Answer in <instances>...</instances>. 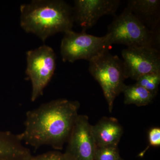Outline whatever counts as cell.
I'll return each instance as SVG.
<instances>
[{
  "label": "cell",
  "instance_id": "obj_1",
  "mask_svg": "<svg viewBox=\"0 0 160 160\" xmlns=\"http://www.w3.org/2000/svg\"><path fill=\"white\" fill-rule=\"evenodd\" d=\"M79 107L78 101L65 99L43 104L26 112L25 129L18 136L36 150L43 146L62 150L69 139Z\"/></svg>",
  "mask_w": 160,
  "mask_h": 160
},
{
  "label": "cell",
  "instance_id": "obj_2",
  "mask_svg": "<svg viewBox=\"0 0 160 160\" xmlns=\"http://www.w3.org/2000/svg\"><path fill=\"white\" fill-rule=\"evenodd\" d=\"M20 25L43 42L58 32L72 30L73 9L62 0H34L20 6Z\"/></svg>",
  "mask_w": 160,
  "mask_h": 160
},
{
  "label": "cell",
  "instance_id": "obj_3",
  "mask_svg": "<svg viewBox=\"0 0 160 160\" xmlns=\"http://www.w3.org/2000/svg\"><path fill=\"white\" fill-rule=\"evenodd\" d=\"M160 30L152 31L140 22L127 8L115 16L108 26L106 34L110 44L124 45L127 47L149 46L159 50Z\"/></svg>",
  "mask_w": 160,
  "mask_h": 160
},
{
  "label": "cell",
  "instance_id": "obj_4",
  "mask_svg": "<svg viewBox=\"0 0 160 160\" xmlns=\"http://www.w3.org/2000/svg\"><path fill=\"white\" fill-rule=\"evenodd\" d=\"M89 71L101 86L111 112L115 99L126 86L124 81L127 78L123 61L108 51L89 62Z\"/></svg>",
  "mask_w": 160,
  "mask_h": 160
},
{
  "label": "cell",
  "instance_id": "obj_5",
  "mask_svg": "<svg viewBox=\"0 0 160 160\" xmlns=\"http://www.w3.org/2000/svg\"><path fill=\"white\" fill-rule=\"evenodd\" d=\"M61 44V53L64 62L73 63L79 60L91 62L109 51L111 45L109 36L96 37L86 30L65 32Z\"/></svg>",
  "mask_w": 160,
  "mask_h": 160
},
{
  "label": "cell",
  "instance_id": "obj_6",
  "mask_svg": "<svg viewBox=\"0 0 160 160\" xmlns=\"http://www.w3.org/2000/svg\"><path fill=\"white\" fill-rule=\"evenodd\" d=\"M26 73L31 82V99L34 102L42 95L44 89L54 74L56 67V56L51 47L40 46L26 52Z\"/></svg>",
  "mask_w": 160,
  "mask_h": 160
},
{
  "label": "cell",
  "instance_id": "obj_7",
  "mask_svg": "<svg viewBox=\"0 0 160 160\" xmlns=\"http://www.w3.org/2000/svg\"><path fill=\"white\" fill-rule=\"evenodd\" d=\"M122 54L127 78L137 81L144 75L160 73V51L153 47H127Z\"/></svg>",
  "mask_w": 160,
  "mask_h": 160
},
{
  "label": "cell",
  "instance_id": "obj_8",
  "mask_svg": "<svg viewBox=\"0 0 160 160\" xmlns=\"http://www.w3.org/2000/svg\"><path fill=\"white\" fill-rule=\"evenodd\" d=\"M64 152L69 160H94L96 145L88 117L78 115Z\"/></svg>",
  "mask_w": 160,
  "mask_h": 160
},
{
  "label": "cell",
  "instance_id": "obj_9",
  "mask_svg": "<svg viewBox=\"0 0 160 160\" xmlns=\"http://www.w3.org/2000/svg\"><path fill=\"white\" fill-rule=\"evenodd\" d=\"M119 0H76L73 8L74 22L83 28L90 29L104 15H115Z\"/></svg>",
  "mask_w": 160,
  "mask_h": 160
},
{
  "label": "cell",
  "instance_id": "obj_10",
  "mask_svg": "<svg viewBox=\"0 0 160 160\" xmlns=\"http://www.w3.org/2000/svg\"><path fill=\"white\" fill-rule=\"evenodd\" d=\"M126 8L148 29L160 30V0H129Z\"/></svg>",
  "mask_w": 160,
  "mask_h": 160
},
{
  "label": "cell",
  "instance_id": "obj_11",
  "mask_svg": "<svg viewBox=\"0 0 160 160\" xmlns=\"http://www.w3.org/2000/svg\"><path fill=\"white\" fill-rule=\"evenodd\" d=\"M92 132L96 147L118 146L123 130L115 118L104 117L92 126Z\"/></svg>",
  "mask_w": 160,
  "mask_h": 160
},
{
  "label": "cell",
  "instance_id": "obj_12",
  "mask_svg": "<svg viewBox=\"0 0 160 160\" xmlns=\"http://www.w3.org/2000/svg\"><path fill=\"white\" fill-rule=\"evenodd\" d=\"M122 92L124 94V103L134 104L138 106L149 105L153 101L155 95L137 84L125 86Z\"/></svg>",
  "mask_w": 160,
  "mask_h": 160
},
{
  "label": "cell",
  "instance_id": "obj_13",
  "mask_svg": "<svg viewBox=\"0 0 160 160\" xmlns=\"http://www.w3.org/2000/svg\"><path fill=\"white\" fill-rule=\"evenodd\" d=\"M136 84L156 95L160 83V73H150L140 77Z\"/></svg>",
  "mask_w": 160,
  "mask_h": 160
},
{
  "label": "cell",
  "instance_id": "obj_14",
  "mask_svg": "<svg viewBox=\"0 0 160 160\" xmlns=\"http://www.w3.org/2000/svg\"><path fill=\"white\" fill-rule=\"evenodd\" d=\"M121 158L118 146L96 147L94 160H118Z\"/></svg>",
  "mask_w": 160,
  "mask_h": 160
},
{
  "label": "cell",
  "instance_id": "obj_15",
  "mask_svg": "<svg viewBox=\"0 0 160 160\" xmlns=\"http://www.w3.org/2000/svg\"><path fill=\"white\" fill-rule=\"evenodd\" d=\"M26 160H69L64 153L58 151H49L36 156L30 155Z\"/></svg>",
  "mask_w": 160,
  "mask_h": 160
},
{
  "label": "cell",
  "instance_id": "obj_16",
  "mask_svg": "<svg viewBox=\"0 0 160 160\" xmlns=\"http://www.w3.org/2000/svg\"><path fill=\"white\" fill-rule=\"evenodd\" d=\"M149 145L154 147L160 146V129L154 128L152 129L149 132Z\"/></svg>",
  "mask_w": 160,
  "mask_h": 160
},
{
  "label": "cell",
  "instance_id": "obj_17",
  "mask_svg": "<svg viewBox=\"0 0 160 160\" xmlns=\"http://www.w3.org/2000/svg\"><path fill=\"white\" fill-rule=\"evenodd\" d=\"M0 160H22L20 157L17 156H11L5 157L0 158Z\"/></svg>",
  "mask_w": 160,
  "mask_h": 160
},
{
  "label": "cell",
  "instance_id": "obj_18",
  "mask_svg": "<svg viewBox=\"0 0 160 160\" xmlns=\"http://www.w3.org/2000/svg\"><path fill=\"white\" fill-rule=\"evenodd\" d=\"M118 160H125L123 159L122 158H121L119 159Z\"/></svg>",
  "mask_w": 160,
  "mask_h": 160
}]
</instances>
